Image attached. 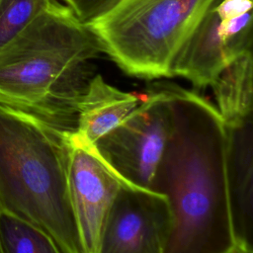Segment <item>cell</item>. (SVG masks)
<instances>
[{
    "mask_svg": "<svg viewBox=\"0 0 253 253\" xmlns=\"http://www.w3.org/2000/svg\"><path fill=\"white\" fill-rule=\"evenodd\" d=\"M172 126L149 190L171 212L163 253H229L236 246L227 175L225 126L196 92L166 82Z\"/></svg>",
    "mask_w": 253,
    "mask_h": 253,
    "instance_id": "1",
    "label": "cell"
},
{
    "mask_svg": "<svg viewBox=\"0 0 253 253\" xmlns=\"http://www.w3.org/2000/svg\"><path fill=\"white\" fill-rule=\"evenodd\" d=\"M101 52L89 27L54 0L0 49V103L73 131Z\"/></svg>",
    "mask_w": 253,
    "mask_h": 253,
    "instance_id": "2",
    "label": "cell"
},
{
    "mask_svg": "<svg viewBox=\"0 0 253 253\" xmlns=\"http://www.w3.org/2000/svg\"><path fill=\"white\" fill-rule=\"evenodd\" d=\"M69 132L0 103V212L39 227L61 253H84L68 189Z\"/></svg>",
    "mask_w": 253,
    "mask_h": 253,
    "instance_id": "3",
    "label": "cell"
},
{
    "mask_svg": "<svg viewBox=\"0 0 253 253\" xmlns=\"http://www.w3.org/2000/svg\"><path fill=\"white\" fill-rule=\"evenodd\" d=\"M216 0H121L86 24L101 51L126 74L172 77L175 57Z\"/></svg>",
    "mask_w": 253,
    "mask_h": 253,
    "instance_id": "4",
    "label": "cell"
},
{
    "mask_svg": "<svg viewBox=\"0 0 253 253\" xmlns=\"http://www.w3.org/2000/svg\"><path fill=\"white\" fill-rule=\"evenodd\" d=\"M172 126L166 82L152 84L144 99L94 145L127 183L149 189Z\"/></svg>",
    "mask_w": 253,
    "mask_h": 253,
    "instance_id": "5",
    "label": "cell"
},
{
    "mask_svg": "<svg viewBox=\"0 0 253 253\" xmlns=\"http://www.w3.org/2000/svg\"><path fill=\"white\" fill-rule=\"evenodd\" d=\"M170 227L162 195L125 183L105 216L97 253H163Z\"/></svg>",
    "mask_w": 253,
    "mask_h": 253,
    "instance_id": "6",
    "label": "cell"
},
{
    "mask_svg": "<svg viewBox=\"0 0 253 253\" xmlns=\"http://www.w3.org/2000/svg\"><path fill=\"white\" fill-rule=\"evenodd\" d=\"M125 183L93 143L69 132L68 189L84 253H97L105 216Z\"/></svg>",
    "mask_w": 253,
    "mask_h": 253,
    "instance_id": "7",
    "label": "cell"
},
{
    "mask_svg": "<svg viewBox=\"0 0 253 253\" xmlns=\"http://www.w3.org/2000/svg\"><path fill=\"white\" fill-rule=\"evenodd\" d=\"M216 0L179 49L172 66V77L181 76L197 89L211 87L223 69L251 49L252 38L223 41L218 34Z\"/></svg>",
    "mask_w": 253,
    "mask_h": 253,
    "instance_id": "8",
    "label": "cell"
},
{
    "mask_svg": "<svg viewBox=\"0 0 253 253\" xmlns=\"http://www.w3.org/2000/svg\"><path fill=\"white\" fill-rule=\"evenodd\" d=\"M225 126V125H224ZM226 175L237 245L253 249V123L252 118L225 126Z\"/></svg>",
    "mask_w": 253,
    "mask_h": 253,
    "instance_id": "9",
    "label": "cell"
},
{
    "mask_svg": "<svg viewBox=\"0 0 253 253\" xmlns=\"http://www.w3.org/2000/svg\"><path fill=\"white\" fill-rule=\"evenodd\" d=\"M139 98L107 83L100 74L90 79L77 110L75 131L91 143L117 126L139 104Z\"/></svg>",
    "mask_w": 253,
    "mask_h": 253,
    "instance_id": "10",
    "label": "cell"
},
{
    "mask_svg": "<svg viewBox=\"0 0 253 253\" xmlns=\"http://www.w3.org/2000/svg\"><path fill=\"white\" fill-rule=\"evenodd\" d=\"M252 51L236 57L211 86L220 117L225 126L252 118L253 100Z\"/></svg>",
    "mask_w": 253,
    "mask_h": 253,
    "instance_id": "11",
    "label": "cell"
},
{
    "mask_svg": "<svg viewBox=\"0 0 253 253\" xmlns=\"http://www.w3.org/2000/svg\"><path fill=\"white\" fill-rule=\"evenodd\" d=\"M1 253H61L54 241L34 224L0 212Z\"/></svg>",
    "mask_w": 253,
    "mask_h": 253,
    "instance_id": "12",
    "label": "cell"
},
{
    "mask_svg": "<svg viewBox=\"0 0 253 253\" xmlns=\"http://www.w3.org/2000/svg\"><path fill=\"white\" fill-rule=\"evenodd\" d=\"M54 0H0V49Z\"/></svg>",
    "mask_w": 253,
    "mask_h": 253,
    "instance_id": "13",
    "label": "cell"
},
{
    "mask_svg": "<svg viewBox=\"0 0 253 253\" xmlns=\"http://www.w3.org/2000/svg\"><path fill=\"white\" fill-rule=\"evenodd\" d=\"M73 14L88 24L112 9L121 0H63Z\"/></svg>",
    "mask_w": 253,
    "mask_h": 253,
    "instance_id": "14",
    "label": "cell"
},
{
    "mask_svg": "<svg viewBox=\"0 0 253 253\" xmlns=\"http://www.w3.org/2000/svg\"><path fill=\"white\" fill-rule=\"evenodd\" d=\"M251 28V12H247L236 17L222 20L219 19L218 34L225 42L236 39L252 38Z\"/></svg>",
    "mask_w": 253,
    "mask_h": 253,
    "instance_id": "15",
    "label": "cell"
},
{
    "mask_svg": "<svg viewBox=\"0 0 253 253\" xmlns=\"http://www.w3.org/2000/svg\"><path fill=\"white\" fill-rule=\"evenodd\" d=\"M252 0H218L214 10L220 20L251 12Z\"/></svg>",
    "mask_w": 253,
    "mask_h": 253,
    "instance_id": "16",
    "label": "cell"
},
{
    "mask_svg": "<svg viewBox=\"0 0 253 253\" xmlns=\"http://www.w3.org/2000/svg\"><path fill=\"white\" fill-rule=\"evenodd\" d=\"M229 253H253V250L251 249H248V248H245V247H242L240 245H237L232 251H230Z\"/></svg>",
    "mask_w": 253,
    "mask_h": 253,
    "instance_id": "17",
    "label": "cell"
},
{
    "mask_svg": "<svg viewBox=\"0 0 253 253\" xmlns=\"http://www.w3.org/2000/svg\"><path fill=\"white\" fill-rule=\"evenodd\" d=\"M0 253H1V249H0Z\"/></svg>",
    "mask_w": 253,
    "mask_h": 253,
    "instance_id": "18",
    "label": "cell"
}]
</instances>
